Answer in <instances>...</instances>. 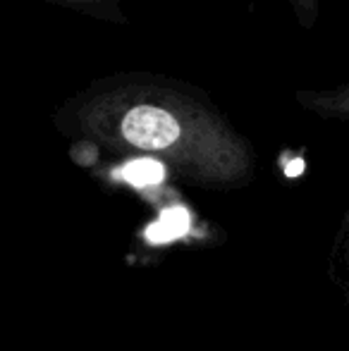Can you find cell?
Listing matches in <instances>:
<instances>
[{"label": "cell", "mask_w": 349, "mask_h": 351, "mask_svg": "<svg viewBox=\"0 0 349 351\" xmlns=\"http://www.w3.org/2000/svg\"><path fill=\"white\" fill-rule=\"evenodd\" d=\"M80 136L125 153L151 156L182 180L234 189L254 180L256 156L215 108L165 84H115L70 110Z\"/></svg>", "instance_id": "obj_1"}, {"label": "cell", "mask_w": 349, "mask_h": 351, "mask_svg": "<svg viewBox=\"0 0 349 351\" xmlns=\"http://www.w3.org/2000/svg\"><path fill=\"white\" fill-rule=\"evenodd\" d=\"M335 254H337V263H340V273H342V278H345V285L349 287V213L345 215V220H342Z\"/></svg>", "instance_id": "obj_4"}, {"label": "cell", "mask_w": 349, "mask_h": 351, "mask_svg": "<svg viewBox=\"0 0 349 351\" xmlns=\"http://www.w3.org/2000/svg\"><path fill=\"white\" fill-rule=\"evenodd\" d=\"M302 29H313L321 14V0H287Z\"/></svg>", "instance_id": "obj_3"}, {"label": "cell", "mask_w": 349, "mask_h": 351, "mask_svg": "<svg viewBox=\"0 0 349 351\" xmlns=\"http://www.w3.org/2000/svg\"><path fill=\"white\" fill-rule=\"evenodd\" d=\"M51 3H60V5H70V8H103V5H112L115 0H51Z\"/></svg>", "instance_id": "obj_5"}, {"label": "cell", "mask_w": 349, "mask_h": 351, "mask_svg": "<svg viewBox=\"0 0 349 351\" xmlns=\"http://www.w3.org/2000/svg\"><path fill=\"white\" fill-rule=\"evenodd\" d=\"M297 103L323 120L349 122V84L333 88H302L294 93Z\"/></svg>", "instance_id": "obj_2"}]
</instances>
